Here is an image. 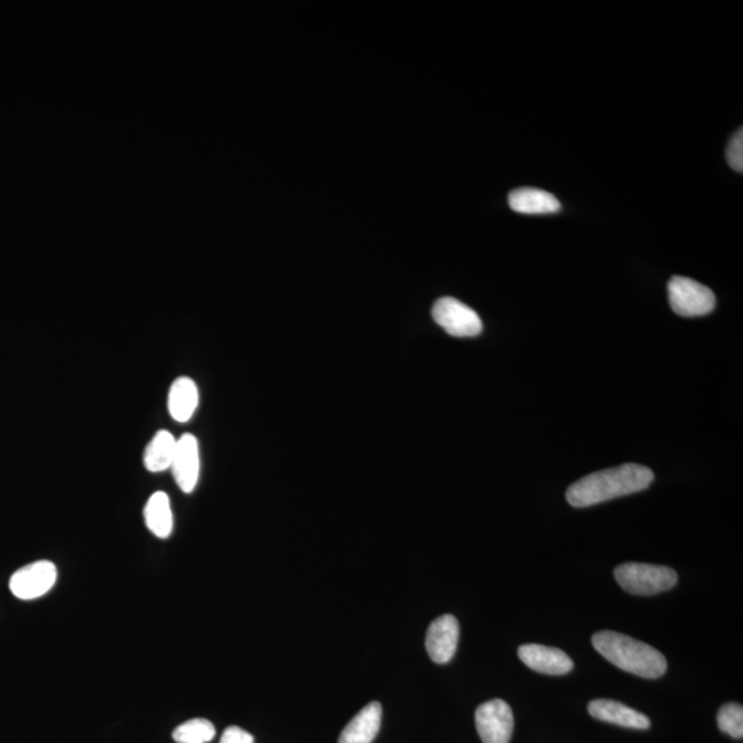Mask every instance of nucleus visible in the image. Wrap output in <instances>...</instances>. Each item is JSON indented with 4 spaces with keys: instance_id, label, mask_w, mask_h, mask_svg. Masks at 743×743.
Segmentation results:
<instances>
[{
    "instance_id": "nucleus-7",
    "label": "nucleus",
    "mask_w": 743,
    "mask_h": 743,
    "mask_svg": "<svg viewBox=\"0 0 743 743\" xmlns=\"http://www.w3.org/2000/svg\"><path fill=\"white\" fill-rule=\"evenodd\" d=\"M57 582V567L50 561H37L21 567L10 578V590L21 600H34L46 595Z\"/></svg>"
},
{
    "instance_id": "nucleus-17",
    "label": "nucleus",
    "mask_w": 743,
    "mask_h": 743,
    "mask_svg": "<svg viewBox=\"0 0 743 743\" xmlns=\"http://www.w3.org/2000/svg\"><path fill=\"white\" fill-rule=\"evenodd\" d=\"M215 727L207 719H193L178 725L172 738L177 743H207L214 740Z\"/></svg>"
},
{
    "instance_id": "nucleus-12",
    "label": "nucleus",
    "mask_w": 743,
    "mask_h": 743,
    "mask_svg": "<svg viewBox=\"0 0 743 743\" xmlns=\"http://www.w3.org/2000/svg\"><path fill=\"white\" fill-rule=\"evenodd\" d=\"M381 724L382 705L368 703L341 731L339 743H372L381 730Z\"/></svg>"
},
{
    "instance_id": "nucleus-14",
    "label": "nucleus",
    "mask_w": 743,
    "mask_h": 743,
    "mask_svg": "<svg viewBox=\"0 0 743 743\" xmlns=\"http://www.w3.org/2000/svg\"><path fill=\"white\" fill-rule=\"evenodd\" d=\"M508 203L509 207L519 214L540 215L553 214L561 211L560 200L551 193L534 188H522L513 191L509 193Z\"/></svg>"
},
{
    "instance_id": "nucleus-1",
    "label": "nucleus",
    "mask_w": 743,
    "mask_h": 743,
    "mask_svg": "<svg viewBox=\"0 0 743 743\" xmlns=\"http://www.w3.org/2000/svg\"><path fill=\"white\" fill-rule=\"evenodd\" d=\"M653 481V471L644 465L623 464L620 468L584 476L568 487L566 498L568 504L576 508L596 506L612 498L648 489Z\"/></svg>"
},
{
    "instance_id": "nucleus-16",
    "label": "nucleus",
    "mask_w": 743,
    "mask_h": 743,
    "mask_svg": "<svg viewBox=\"0 0 743 743\" xmlns=\"http://www.w3.org/2000/svg\"><path fill=\"white\" fill-rule=\"evenodd\" d=\"M178 439L170 431L155 434L144 452V465L150 473H162L171 469Z\"/></svg>"
},
{
    "instance_id": "nucleus-8",
    "label": "nucleus",
    "mask_w": 743,
    "mask_h": 743,
    "mask_svg": "<svg viewBox=\"0 0 743 743\" xmlns=\"http://www.w3.org/2000/svg\"><path fill=\"white\" fill-rule=\"evenodd\" d=\"M171 471L179 489L184 493L196 489L200 476V449L198 438L192 434H183L178 439Z\"/></svg>"
},
{
    "instance_id": "nucleus-4",
    "label": "nucleus",
    "mask_w": 743,
    "mask_h": 743,
    "mask_svg": "<svg viewBox=\"0 0 743 743\" xmlns=\"http://www.w3.org/2000/svg\"><path fill=\"white\" fill-rule=\"evenodd\" d=\"M672 311L682 317H701L712 313L716 296L712 290L687 277L676 275L668 284Z\"/></svg>"
},
{
    "instance_id": "nucleus-2",
    "label": "nucleus",
    "mask_w": 743,
    "mask_h": 743,
    "mask_svg": "<svg viewBox=\"0 0 743 743\" xmlns=\"http://www.w3.org/2000/svg\"><path fill=\"white\" fill-rule=\"evenodd\" d=\"M593 644L596 652L617 668L644 679H658L668 669V663L657 649L627 634L598 632L594 634Z\"/></svg>"
},
{
    "instance_id": "nucleus-13",
    "label": "nucleus",
    "mask_w": 743,
    "mask_h": 743,
    "mask_svg": "<svg viewBox=\"0 0 743 743\" xmlns=\"http://www.w3.org/2000/svg\"><path fill=\"white\" fill-rule=\"evenodd\" d=\"M199 406V389L191 378H178L168 393V412L173 420L188 423Z\"/></svg>"
},
{
    "instance_id": "nucleus-19",
    "label": "nucleus",
    "mask_w": 743,
    "mask_h": 743,
    "mask_svg": "<svg viewBox=\"0 0 743 743\" xmlns=\"http://www.w3.org/2000/svg\"><path fill=\"white\" fill-rule=\"evenodd\" d=\"M727 161L729 165L734 168L735 171L742 172L743 170V132L742 128L738 130L734 137L730 140L729 146H727L725 151Z\"/></svg>"
},
{
    "instance_id": "nucleus-5",
    "label": "nucleus",
    "mask_w": 743,
    "mask_h": 743,
    "mask_svg": "<svg viewBox=\"0 0 743 743\" xmlns=\"http://www.w3.org/2000/svg\"><path fill=\"white\" fill-rule=\"evenodd\" d=\"M432 318L454 338H474L484 329L479 313L454 297H442L432 307Z\"/></svg>"
},
{
    "instance_id": "nucleus-3",
    "label": "nucleus",
    "mask_w": 743,
    "mask_h": 743,
    "mask_svg": "<svg viewBox=\"0 0 743 743\" xmlns=\"http://www.w3.org/2000/svg\"><path fill=\"white\" fill-rule=\"evenodd\" d=\"M615 576L623 590L640 596L665 593L677 584L674 568L648 563H623L616 568Z\"/></svg>"
},
{
    "instance_id": "nucleus-6",
    "label": "nucleus",
    "mask_w": 743,
    "mask_h": 743,
    "mask_svg": "<svg viewBox=\"0 0 743 743\" xmlns=\"http://www.w3.org/2000/svg\"><path fill=\"white\" fill-rule=\"evenodd\" d=\"M475 724L482 742L509 743L514 732L513 709L503 699H492L476 709Z\"/></svg>"
},
{
    "instance_id": "nucleus-10",
    "label": "nucleus",
    "mask_w": 743,
    "mask_h": 743,
    "mask_svg": "<svg viewBox=\"0 0 743 743\" xmlns=\"http://www.w3.org/2000/svg\"><path fill=\"white\" fill-rule=\"evenodd\" d=\"M519 658L539 674L561 676L573 669V660L560 649L541 644H524L518 650Z\"/></svg>"
},
{
    "instance_id": "nucleus-9",
    "label": "nucleus",
    "mask_w": 743,
    "mask_h": 743,
    "mask_svg": "<svg viewBox=\"0 0 743 743\" xmlns=\"http://www.w3.org/2000/svg\"><path fill=\"white\" fill-rule=\"evenodd\" d=\"M460 638L459 621L455 617L444 615L431 622L426 634L428 655L437 664H448L454 657Z\"/></svg>"
},
{
    "instance_id": "nucleus-20",
    "label": "nucleus",
    "mask_w": 743,
    "mask_h": 743,
    "mask_svg": "<svg viewBox=\"0 0 743 743\" xmlns=\"http://www.w3.org/2000/svg\"><path fill=\"white\" fill-rule=\"evenodd\" d=\"M219 743H255L254 736L240 727L232 725L222 734Z\"/></svg>"
},
{
    "instance_id": "nucleus-11",
    "label": "nucleus",
    "mask_w": 743,
    "mask_h": 743,
    "mask_svg": "<svg viewBox=\"0 0 743 743\" xmlns=\"http://www.w3.org/2000/svg\"><path fill=\"white\" fill-rule=\"evenodd\" d=\"M588 712L594 719L606 723L626 727V729L648 730L652 721L648 716L611 699H595L588 705Z\"/></svg>"
},
{
    "instance_id": "nucleus-15",
    "label": "nucleus",
    "mask_w": 743,
    "mask_h": 743,
    "mask_svg": "<svg viewBox=\"0 0 743 743\" xmlns=\"http://www.w3.org/2000/svg\"><path fill=\"white\" fill-rule=\"evenodd\" d=\"M146 528L159 539H168L173 530V515L170 497L166 492H156L144 508Z\"/></svg>"
},
{
    "instance_id": "nucleus-18",
    "label": "nucleus",
    "mask_w": 743,
    "mask_h": 743,
    "mask_svg": "<svg viewBox=\"0 0 743 743\" xmlns=\"http://www.w3.org/2000/svg\"><path fill=\"white\" fill-rule=\"evenodd\" d=\"M719 729L735 740L743 736V708L738 703H725L718 714Z\"/></svg>"
}]
</instances>
